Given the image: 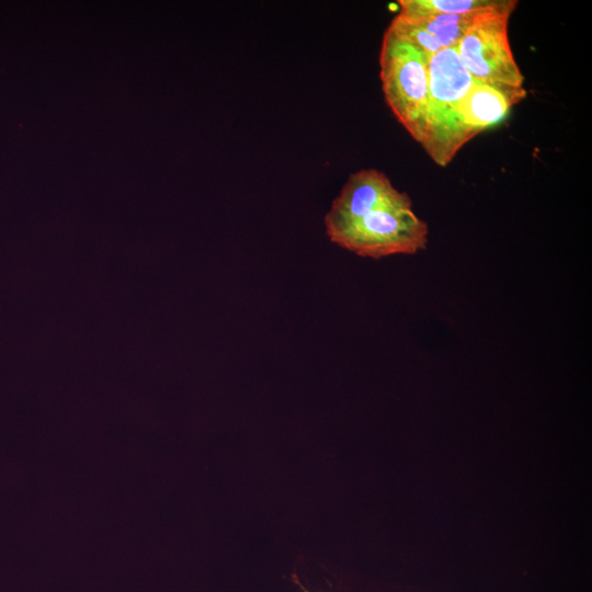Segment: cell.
I'll list each match as a JSON object with an SVG mask.
<instances>
[{
  "label": "cell",
  "mask_w": 592,
  "mask_h": 592,
  "mask_svg": "<svg viewBox=\"0 0 592 592\" xmlns=\"http://www.w3.org/2000/svg\"><path fill=\"white\" fill-rule=\"evenodd\" d=\"M388 27L430 57L443 49L431 34L401 14L395 16Z\"/></svg>",
  "instance_id": "9c48e42d"
},
{
  "label": "cell",
  "mask_w": 592,
  "mask_h": 592,
  "mask_svg": "<svg viewBox=\"0 0 592 592\" xmlns=\"http://www.w3.org/2000/svg\"><path fill=\"white\" fill-rule=\"evenodd\" d=\"M429 106L421 146L440 167H446L474 137L462 123L458 106L474 78L456 47L443 48L430 58Z\"/></svg>",
  "instance_id": "6da1fadb"
},
{
  "label": "cell",
  "mask_w": 592,
  "mask_h": 592,
  "mask_svg": "<svg viewBox=\"0 0 592 592\" xmlns=\"http://www.w3.org/2000/svg\"><path fill=\"white\" fill-rule=\"evenodd\" d=\"M430 56L388 27L379 54V76L389 109L420 145L429 106Z\"/></svg>",
  "instance_id": "3957f363"
},
{
  "label": "cell",
  "mask_w": 592,
  "mask_h": 592,
  "mask_svg": "<svg viewBox=\"0 0 592 592\" xmlns=\"http://www.w3.org/2000/svg\"><path fill=\"white\" fill-rule=\"evenodd\" d=\"M517 5L483 13L457 44L458 56L469 75L479 82L508 92L526 93L524 77L511 50L508 25Z\"/></svg>",
  "instance_id": "277c9868"
},
{
  "label": "cell",
  "mask_w": 592,
  "mask_h": 592,
  "mask_svg": "<svg viewBox=\"0 0 592 592\" xmlns=\"http://www.w3.org/2000/svg\"><path fill=\"white\" fill-rule=\"evenodd\" d=\"M410 201L398 191L388 177L375 169L352 173L325 217V226H334L353 219L366 210L391 203Z\"/></svg>",
  "instance_id": "5b68a950"
},
{
  "label": "cell",
  "mask_w": 592,
  "mask_h": 592,
  "mask_svg": "<svg viewBox=\"0 0 592 592\" xmlns=\"http://www.w3.org/2000/svg\"><path fill=\"white\" fill-rule=\"evenodd\" d=\"M304 592H308V591L304 590Z\"/></svg>",
  "instance_id": "30bf717a"
},
{
  "label": "cell",
  "mask_w": 592,
  "mask_h": 592,
  "mask_svg": "<svg viewBox=\"0 0 592 592\" xmlns=\"http://www.w3.org/2000/svg\"><path fill=\"white\" fill-rule=\"evenodd\" d=\"M509 0H401L399 14L426 16L440 14H466L501 8Z\"/></svg>",
  "instance_id": "ba28073f"
},
{
  "label": "cell",
  "mask_w": 592,
  "mask_h": 592,
  "mask_svg": "<svg viewBox=\"0 0 592 592\" xmlns=\"http://www.w3.org/2000/svg\"><path fill=\"white\" fill-rule=\"evenodd\" d=\"M329 239L357 255L380 259L414 254L425 249L428 224L412 210V202L380 205L348 221L326 227Z\"/></svg>",
  "instance_id": "7a4b0ae2"
},
{
  "label": "cell",
  "mask_w": 592,
  "mask_h": 592,
  "mask_svg": "<svg viewBox=\"0 0 592 592\" xmlns=\"http://www.w3.org/2000/svg\"><path fill=\"white\" fill-rule=\"evenodd\" d=\"M510 1L511 0H509L506 4H509ZM488 11H491V10L466 13V14H440V15H426V16L403 15V16L412 20L422 29H424L429 34H431L435 38V41L441 45L442 48H449V47H456L459 41L466 34V32L471 27V25H474L475 22L483 13Z\"/></svg>",
  "instance_id": "52a82bcc"
},
{
  "label": "cell",
  "mask_w": 592,
  "mask_h": 592,
  "mask_svg": "<svg viewBox=\"0 0 592 592\" xmlns=\"http://www.w3.org/2000/svg\"><path fill=\"white\" fill-rule=\"evenodd\" d=\"M525 96L526 93L508 92L474 79L458 106L462 123L475 137L504 119L510 109Z\"/></svg>",
  "instance_id": "8992f818"
}]
</instances>
